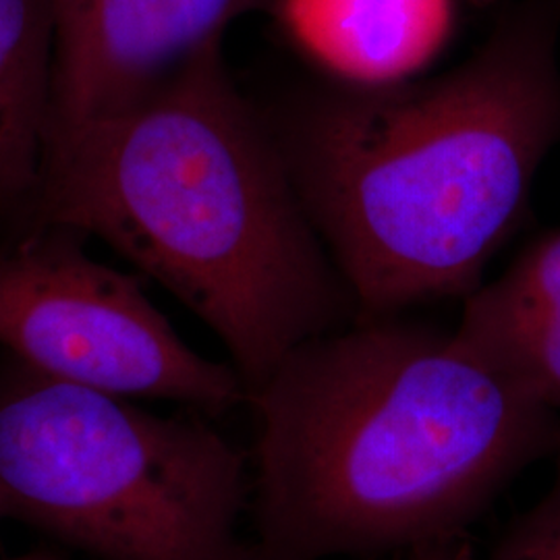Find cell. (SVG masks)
Segmentation results:
<instances>
[{
  "instance_id": "3957f363",
  "label": "cell",
  "mask_w": 560,
  "mask_h": 560,
  "mask_svg": "<svg viewBox=\"0 0 560 560\" xmlns=\"http://www.w3.org/2000/svg\"><path fill=\"white\" fill-rule=\"evenodd\" d=\"M40 224L101 237L224 342L249 395L358 320L266 113L206 48L117 117L48 138Z\"/></svg>"
},
{
  "instance_id": "277c9868",
  "label": "cell",
  "mask_w": 560,
  "mask_h": 560,
  "mask_svg": "<svg viewBox=\"0 0 560 560\" xmlns=\"http://www.w3.org/2000/svg\"><path fill=\"white\" fill-rule=\"evenodd\" d=\"M249 506L247 459L208 421L0 365V520L101 560H258Z\"/></svg>"
},
{
  "instance_id": "30bf717a",
  "label": "cell",
  "mask_w": 560,
  "mask_h": 560,
  "mask_svg": "<svg viewBox=\"0 0 560 560\" xmlns=\"http://www.w3.org/2000/svg\"><path fill=\"white\" fill-rule=\"evenodd\" d=\"M555 460L548 492L511 521L488 560H560V451Z\"/></svg>"
},
{
  "instance_id": "5b68a950",
  "label": "cell",
  "mask_w": 560,
  "mask_h": 560,
  "mask_svg": "<svg viewBox=\"0 0 560 560\" xmlns=\"http://www.w3.org/2000/svg\"><path fill=\"white\" fill-rule=\"evenodd\" d=\"M0 349L30 370L122 399L222 413L247 402L235 365L196 353L140 282L62 235L0 252Z\"/></svg>"
},
{
  "instance_id": "6da1fadb",
  "label": "cell",
  "mask_w": 560,
  "mask_h": 560,
  "mask_svg": "<svg viewBox=\"0 0 560 560\" xmlns=\"http://www.w3.org/2000/svg\"><path fill=\"white\" fill-rule=\"evenodd\" d=\"M256 411L258 560L397 555L469 534L560 451V413L455 335L358 318L295 347Z\"/></svg>"
},
{
  "instance_id": "9c48e42d",
  "label": "cell",
  "mask_w": 560,
  "mask_h": 560,
  "mask_svg": "<svg viewBox=\"0 0 560 560\" xmlns=\"http://www.w3.org/2000/svg\"><path fill=\"white\" fill-rule=\"evenodd\" d=\"M50 0H0V217L36 203L52 120Z\"/></svg>"
},
{
  "instance_id": "7a4b0ae2",
  "label": "cell",
  "mask_w": 560,
  "mask_h": 560,
  "mask_svg": "<svg viewBox=\"0 0 560 560\" xmlns=\"http://www.w3.org/2000/svg\"><path fill=\"white\" fill-rule=\"evenodd\" d=\"M560 0L511 11L457 69L318 85L266 117L358 318L467 298L560 141Z\"/></svg>"
},
{
  "instance_id": "8fae6325",
  "label": "cell",
  "mask_w": 560,
  "mask_h": 560,
  "mask_svg": "<svg viewBox=\"0 0 560 560\" xmlns=\"http://www.w3.org/2000/svg\"><path fill=\"white\" fill-rule=\"evenodd\" d=\"M393 560H474V544L469 534H459L402 550Z\"/></svg>"
},
{
  "instance_id": "7c38bea8",
  "label": "cell",
  "mask_w": 560,
  "mask_h": 560,
  "mask_svg": "<svg viewBox=\"0 0 560 560\" xmlns=\"http://www.w3.org/2000/svg\"><path fill=\"white\" fill-rule=\"evenodd\" d=\"M11 560H60L57 557H52V555H27V557H20V559H11Z\"/></svg>"
},
{
  "instance_id": "ba28073f",
  "label": "cell",
  "mask_w": 560,
  "mask_h": 560,
  "mask_svg": "<svg viewBox=\"0 0 560 560\" xmlns=\"http://www.w3.org/2000/svg\"><path fill=\"white\" fill-rule=\"evenodd\" d=\"M287 32L353 83H395L441 48L453 0H277Z\"/></svg>"
},
{
  "instance_id": "52a82bcc",
  "label": "cell",
  "mask_w": 560,
  "mask_h": 560,
  "mask_svg": "<svg viewBox=\"0 0 560 560\" xmlns=\"http://www.w3.org/2000/svg\"><path fill=\"white\" fill-rule=\"evenodd\" d=\"M455 335L560 413V229L465 298Z\"/></svg>"
},
{
  "instance_id": "8992f818",
  "label": "cell",
  "mask_w": 560,
  "mask_h": 560,
  "mask_svg": "<svg viewBox=\"0 0 560 560\" xmlns=\"http://www.w3.org/2000/svg\"><path fill=\"white\" fill-rule=\"evenodd\" d=\"M275 4L277 0H50V136L129 110L206 48L221 44L233 21Z\"/></svg>"
}]
</instances>
